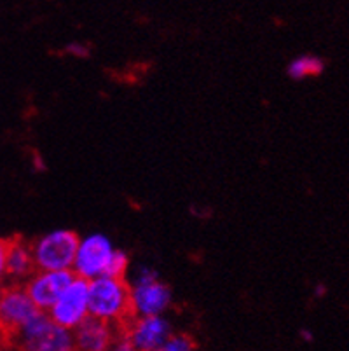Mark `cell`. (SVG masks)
I'll return each instance as SVG.
<instances>
[{"instance_id": "8992f818", "label": "cell", "mask_w": 349, "mask_h": 351, "mask_svg": "<svg viewBox=\"0 0 349 351\" xmlns=\"http://www.w3.org/2000/svg\"><path fill=\"white\" fill-rule=\"evenodd\" d=\"M51 320L58 325L73 330L89 317V282L73 276L60 298L47 309Z\"/></svg>"}, {"instance_id": "9c48e42d", "label": "cell", "mask_w": 349, "mask_h": 351, "mask_svg": "<svg viewBox=\"0 0 349 351\" xmlns=\"http://www.w3.org/2000/svg\"><path fill=\"white\" fill-rule=\"evenodd\" d=\"M73 276L75 274L70 269H35L25 280L23 289L40 311H47L60 298V293L67 289V285L72 282Z\"/></svg>"}, {"instance_id": "8fae6325", "label": "cell", "mask_w": 349, "mask_h": 351, "mask_svg": "<svg viewBox=\"0 0 349 351\" xmlns=\"http://www.w3.org/2000/svg\"><path fill=\"white\" fill-rule=\"evenodd\" d=\"M35 271L34 255L30 245L21 239H9L8 261H5V278L14 283H25V280Z\"/></svg>"}, {"instance_id": "52a82bcc", "label": "cell", "mask_w": 349, "mask_h": 351, "mask_svg": "<svg viewBox=\"0 0 349 351\" xmlns=\"http://www.w3.org/2000/svg\"><path fill=\"white\" fill-rule=\"evenodd\" d=\"M123 330L133 350L161 351L166 339L171 336L173 328L165 315H149V317H131L123 325Z\"/></svg>"}, {"instance_id": "ac0fdd59", "label": "cell", "mask_w": 349, "mask_h": 351, "mask_svg": "<svg viewBox=\"0 0 349 351\" xmlns=\"http://www.w3.org/2000/svg\"><path fill=\"white\" fill-rule=\"evenodd\" d=\"M325 293H326V287L323 285V283L316 285V289H315V295H316V298H323Z\"/></svg>"}, {"instance_id": "277c9868", "label": "cell", "mask_w": 349, "mask_h": 351, "mask_svg": "<svg viewBox=\"0 0 349 351\" xmlns=\"http://www.w3.org/2000/svg\"><path fill=\"white\" fill-rule=\"evenodd\" d=\"M79 234L72 229H54L30 243L35 269H70L79 247Z\"/></svg>"}, {"instance_id": "4fadbf2b", "label": "cell", "mask_w": 349, "mask_h": 351, "mask_svg": "<svg viewBox=\"0 0 349 351\" xmlns=\"http://www.w3.org/2000/svg\"><path fill=\"white\" fill-rule=\"evenodd\" d=\"M128 271H130V255L126 254L121 248H115L114 255L110 258V264H108V276H121V278H126Z\"/></svg>"}, {"instance_id": "7a4b0ae2", "label": "cell", "mask_w": 349, "mask_h": 351, "mask_svg": "<svg viewBox=\"0 0 349 351\" xmlns=\"http://www.w3.org/2000/svg\"><path fill=\"white\" fill-rule=\"evenodd\" d=\"M9 341L30 351H70L73 350V334L69 328L51 320L46 311L35 313L18 328Z\"/></svg>"}, {"instance_id": "ba28073f", "label": "cell", "mask_w": 349, "mask_h": 351, "mask_svg": "<svg viewBox=\"0 0 349 351\" xmlns=\"http://www.w3.org/2000/svg\"><path fill=\"white\" fill-rule=\"evenodd\" d=\"M38 311L21 283H12L0 292V330L8 339Z\"/></svg>"}, {"instance_id": "30bf717a", "label": "cell", "mask_w": 349, "mask_h": 351, "mask_svg": "<svg viewBox=\"0 0 349 351\" xmlns=\"http://www.w3.org/2000/svg\"><path fill=\"white\" fill-rule=\"evenodd\" d=\"M115 325L89 315L81 325L72 330L73 350L81 351H105L110 350L114 337L117 334Z\"/></svg>"}, {"instance_id": "3957f363", "label": "cell", "mask_w": 349, "mask_h": 351, "mask_svg": "<svg viewBox=\"0 0 349 351\" xmlns=\"http://www.w3.org/2000/svg\"><path fill=\"white\" fill-rule=\"evenodd\" d=\"M128 283L133 317L165 315L166 309L171 306V290L159 280L158 271L152 267L139 266Z\"/></svg>"}, {"instance_id": "5b68a950", "label": "cell", "mask_w": 349, "mask_h": 351, "mask_svg": "<svg viewBox=\"0 0 349 351\" xmlns=\"http://www.w3.org/2000/svg\"><path fill=\"white\" fill-rule=\"evenodd\" d=\"M114 243L107 234L93 232L79 239L75 258H73L72 273L79 278L93 280L104 276L108 271V264L114 255Z\"/></svg>"}, {"instance_id": "d6986e66", "label": "cell", "mask_w": 349, "mask_h": 351, "mask_svg": "<svg viewBox=\"0 0 349 351\" xmlns=\"http://www.w3.org/2000/svg\"><path fill=\"white\" fill-rule=\"evenodd\" d=\"M0 292H2V289H0Z\"/></svg>"}, {"instance_id": "9a60e30c", "label": "cell", "mask_w": 349, "mask_h": 351, "mask_svg": "<svg viewBox=\"0 0 349 351\" xmlns=\"http://www.w3.org/2000/svg\"><path fill=\"white\" fill-rule=\"evenodd\" d=\"M65 51L69 54H72V56H77V58H86V56L89 54V47L84 46V44H81V43L69 44V46L65 47Z\"/></svg>"}, {"instance_id": "5bb4252c", "label": "cell", "mask_w": 349, "mask_h": 351, "mask_svg": "<svg viewBox=\"0 0 349 351\" xmlns=\"http://www.w3.org/2000/svg\"><path fill=\"white\" fill-rule=\"evenodd\" d=\"M196 348L194 341L191 339L185 334H173L166 339L165 346H163L161 351H191Z\"/></svg>"}, {"instance_id": "2e32d148", "label": "cell", "mask_w": 349, "mask_h": 351, "mask_svg": "<svg viewBox=\"0 0 349 351\" xmlns=\"http://www.w3.org/2000/svg\"><path fill=\"white\" fill-rule=\"evenodd\" d=\"M9 239H0V282L5 278V261H8Z\"/></svg>"}, {"instance_id": "e0dca14e", "label": "cell", "mask_w": 349, "mask_h": 351, "mask_svg": "<svg viewBox=\"0 0 349 351\" xmlns=\"http://www.w3.org/2000/svg\"><path fill=\"white\" fill-rule=\"evenodd\" d=\"M300 337H302V339L306 341V343H313V341H315V336H313V332H309V330H307V328H302V330H300Z\"/></svg>"}, {"instance_id": "7c38bea8", "label": "cell", "mask_w": 349, "mask_h": 351, "mask_svg": "<svg viewBox=\"0 0 349 351\" xmlns=\"http://www.w3.org/2000/svg\"><path fill=\"white\" fill-rule=\"evenodd\" d=\"M325 70V62L315 54H302L290 62L287 72L293 81H304L307 77H318Z\"/></svg>"}, {"instance_id": "6da1fadb", "label": "cell", "mask_w": 349, "mask_h": 351, "mask_svg": "<svg viewBox=\"0 0 349 351\" xmlns=\"http://www.w3.org/2000/svg\"><path fill=\"white\" fill-rule=\"evenodd\" d=\"M89 315L123 327L133 317L128 280L108 274L89 280Z\"/></svg>"}]
</instances>
